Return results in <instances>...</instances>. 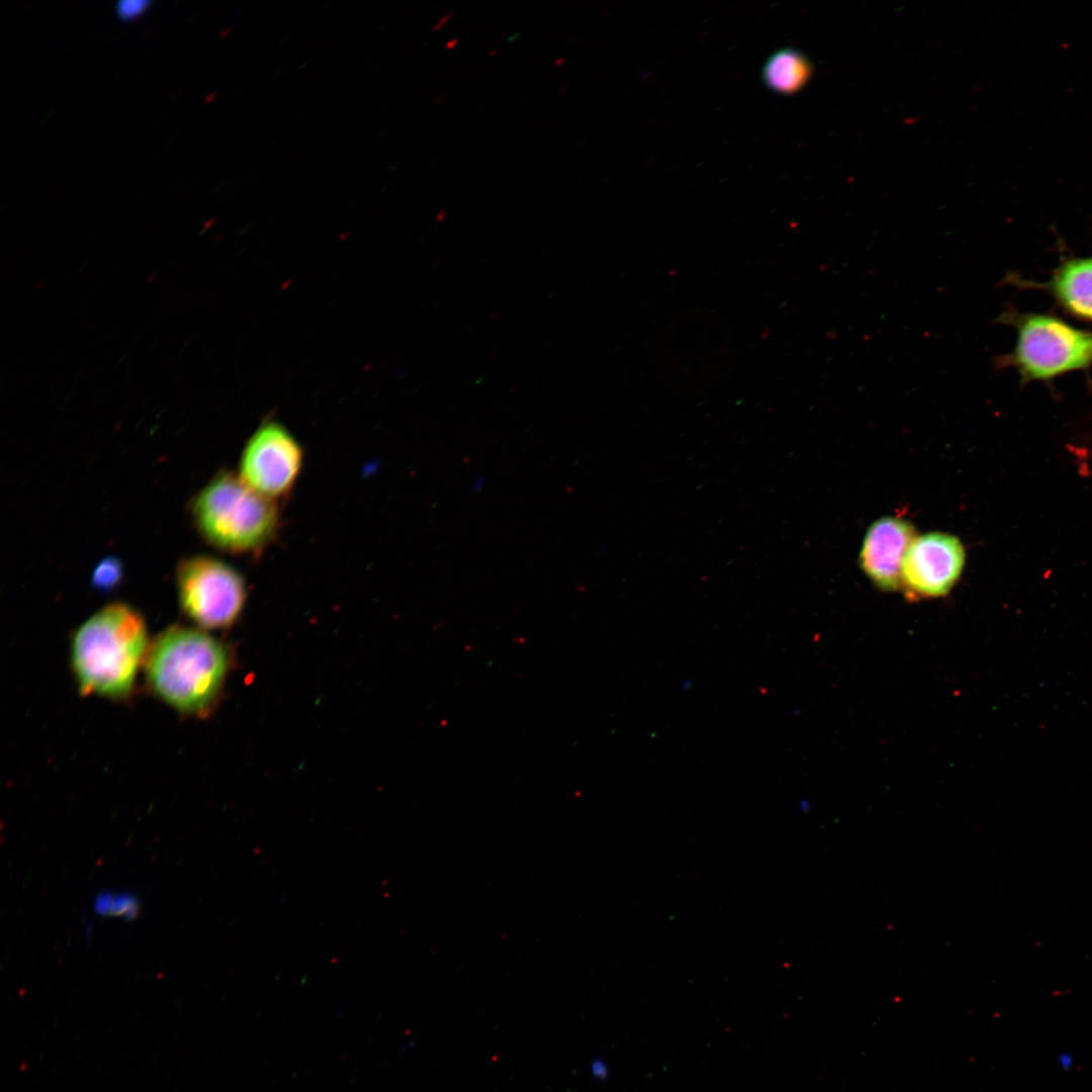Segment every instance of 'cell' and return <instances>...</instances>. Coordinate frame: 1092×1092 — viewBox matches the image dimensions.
<instances>
[{
	"instance_id": "13",
	"label": "cell",
	"mask_w": 1092,
	"mask_h": 1092,
	"mask_svg": "<svg viewBox=\"0 0 1092 1092\" xmlns=\"http://www.w3.org/2000/svg\"><path fill=\"white\" fill-rule=\"evenodd\" d=\"M152 5L148 0H122L115 5L116 16L123 22L133 21Z\"/></svg>"
},
{
	"instance_id": "9",
	"label": "cell",
	"mask_w": 1092,
	"mask_h": 1092,
	"mask_svg": "<svg viewBox=\"0 0 1092 1092\" xmlns=\"http://www.w3.org/2000/svg\"><path fill=\"white\" fill-rule=\"evenodd\" d=\"M1003 282L1020 289L1043 290L1067 314L1092 323V254L1063 258L1052 276L1042 282L1015 273L1007 274Z\"/></svg>"
},
{
	"instance_id": "11",
	"label": "cell",
	"mask_w": 1092,
	"mask_h": 1092,
	"mask_svg": "<svg viewBox=\"0 0 1092 1092\" xmlns=\"http://www.w3.org/2000/svg\"><path fill=\"white\" fill-rule=\"evenodd\" d=\"M140 906L138 897L127 892L115 894L111 891H103L97 895L94 902V909L98 915L121 916L127 920H132L138 916Z\"/></svg>"
},
{
	"instance_id": "7",
	"label": "cell",
	"mask_w": 1092,
	"mask_h": 1092,
	"mask_svg": "<svg viewBox=\"0 0 1092 1092\" xmlns=\"http://www.w3.org/2000/svg\"><path fill=\"white\" fill-rule=\"evenodd\" d=\"M965 559L964 546L952 535L932 532L917 536L902 562V585L914 598L945 596L961 576Z\"/></svg>"
},
{
	"instance_id": "14",
	"label": "cell",
	"mask_w": 1092,
	"mask_h": 1092,
	"mask_svg": "<svg viewBox=\"0 0 1092 1092\" xmlns=\"http://www.w3.org/2000/svg\"><path fill=\"white\" fill-rule=\"evenodd\" d=\"M485 485L483 478H477L471 486L473 492L479 491Z\"/></svg>"
},
{
	"instance_id": "5",
	"label": "cell",
	"mask_w": 1092,
	"mask_h": 1092,
	"mask_svg": "<svg viewBox=\"0 0 1092 1092\" xmlns=\"http://www.w3.org/2000/svg\"><path fill=\"white\" fill-rule=\"evenodd\" d=\"M176 582L183 613L203 629L231 626L247 599L244 576L229 563L208 555L180 561Z\"/></svg>"
},
{
	"instance_id": "10",
	"label": "cell",
	"mask_w": 1092,
	"mask_h": 1092,
	"mask_svg": "<svg viewBox=\"0 0 1092 1092\" xmlns=\"http://www.w3.org/2000/svg\"><path fill=\"white\" fill-rule=\"evenodd\" d=\"M812 74V64L804 54L795 49H782L765 62L762 80L768 89L789 95L803 89Z\"/></svg>"
},
{
	"instance_id": "15",
	"label": "cell",
	"mask_w": 1092,
	"mask_h": 1092,
	"mask_svg": "<svg viewBox=\"0 0 1092 1092\" xmlns=\"http://www.w3.org/2000/svg\"><path fill=\"white\" fill-rule=\"evenodd\" d=\"M450 16H451V13H448V14L444 15V16H443V17H442V18H441V19H440V20H439V21H438V22L436 23V25H435L434 29L436 30V29H439V28H441V26H443V25H444V24L446 23V21H447V20H448V19L450 18Z\"/></svg>"
},
{
	"instance_id": "8",
	"label": "cell",
	"mask_w": 1092,
	"mask_h": 1092,
	"mask_svg": "<svg viewBox=\"0 0 1092 1092\" xmlns=\"http://www.w3.org/2000/svg\"><path fill=\"white\" fill-rule=\"evenodd\" d=\"M915 537L913 525L900 518H882L869 528L859 565L875 585L887 592L902 585V562Z\"/></svg>"
},
{
	"instance_id": "1",
	"label": "cell",
	"mask_w": 1092,
	"mask_h": 1092,
	"mask_svg": "<svg viewBox=\"0 0 1092 1092\" xmlns=\"http://www.w3.org/2000/svg\"><path fill=\"white\" fill-rule=\"evenodd\" d=\"M150 643L143 616L124 603L98 610L74 632L71 664L82 696L127 698Z\"/></svg>"
},
{
	"instance_id": "3",
	"label": "cell",
	"mask_w": 1092,
	"mask_h": 1092,
	"mask_svg": "<svg viewBox=\"0 0 1092 1092\" xmlns=\"http://www.w3.org/2000/svg\"><path fill=\"white\" fill-rule=\"evenodd\" d=\"M191 512L202 538L230 554L258 555L274 541L281 526L276 502L228 471L216 474L195 495Z\"/></svg>"
},
{
	"instance_id": "16",
	"label": "cell",
	"mask_w": 1092,
	"mask_h": 1092,
	"mask_svg": "<svg viewBox=\"0 0 1092 1092\" xmlns=\"http://www.w3.org/2000/svg\"><path fill=\"white\" fill-rule=\"evenodd\" d=\"M457 41H458V39H457V38H456V39H452L451 41H449V42L447 43V47H448V48H451L452 46L454 47V46H455V43H456Z\"/></svg>"
},
{
	"instance_id": "6",
	"label": "cell",
	"mask_w": 1092,
	"mask_h": 1092,
	"mask_svg": "<svg viewBox=\"0 0 1092 1092\" xmlns=\"http://www.w3.org/2000/svg\"><path fill=\"white\" fill-rule=\"evenodd\" d=\"M304 460L297 439L282 424L265 421L247 441L239 476L258 493L277 500L295 486Z\"/></svg>"
},
{
	"instance_id": "4",
	"label": "cell",
	"mask_w": 1092,
	"mask_h": 1092,
	"mask_svg": "<svg viewBox=\"0 0 1092 1092\" xmlns=\"http://www.w3.org/2000/svg\"><path fill=\"white\" fill-rule=\"evenodd\" d=\"M994 322L1011 326L1017 335L1013 349L994 358V367L1014 369L1022 385L1052 382L1092 366V331L1074 327L1054 314L1021 312L1012 306Z\"/></svg>"
},
{
	"instance_id": "2",
	"label": "cell",
	"mask_w": 1092,
	"mask_h": 1092,
	"mask_svg": "<svg viewBox=\"0 0 1092 1092\" xmlns=\"http://www.w3.org/2000/svg\"><path fill=\"white\" fill-rule=\"evenodd\" d=\"M144 665L158 698L181 714L203 716L222 688L229 654L207 633L173 625L150 643Z\"/></svg>"
},
{
	"instance_id": "12",
	"label": "cell",
	"mask_w": 1092,
	"mask_h": 1092,
	"mask_svg": "<svg viewBox=\"0 0 1092 1092\" xmlns=\"http://www.w3.org/2000/svg\"><path fill=\"white\" fill-rule=\"evenodd\" d=\"M122 577V566L116 558H105L95 568L92 583L98 589H110L116 586Z\"/></svg>"
}]
</instances>
